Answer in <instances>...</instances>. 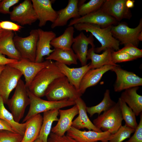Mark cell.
<instances>
[{
  "label": "cell",
  "mask_w": 142,
  "mask_h": 142,
  "mask_svg": "<svg viewBox=\"0 0 142 142\" xmlns=\"http://www.w3.org/2000/svg\"><path fill=\"white\" fill-rule=\"evenodd\" d=\"M73 26L78 31L90 32L99 42L101 46L94 48L95 53H99L107 49L116 51L120 49L119 42L113 37L111 33L112 26L102 28L94 24L79 23L75 24Z\"/></svg>",
  "instance_id": "1"
},
{
  "label": "cell",
  "mask_w": 142,
  "mask_h": 142,
  "mask_svg": "<svg viewBox=\"0 0 142 142\" xmlns=\"http://www.w3.org/2000/svg\"><path fill=\"white\" fill-rule=\"evenodd\" d=\"M64 76L55 62L51 60L37 74L27 88L33 94L41 98L45 96L47 88L54 80Z\"/></svg>",
  "instance_id": "2"
},
{
  "label": "cell",
  "mask_w": 142,
  "mask_h": 142,
  "mask_svg": "<svg viewBox=\"0 0 142 142\" xmlns=\"http://www.w3.org/2000/svg\"><path fill=\"white\" fill-rule=\"evenodd\" d=\"M82 95L64 76L56 79L49 85L45 96L48 100L57 101L66 99L75 100Z\"/></svg>",
  "instance_id": "3"
},
{
  "label": "cell",
  "mask_w": 142,
  "mask_h": 142,
  "mask_svg": "<svg viewBox=\"0 0 142 142\" xmlns=\"http://www.w3.org/2000/svg\"><path fill=\"white\" fill-rule=\"evenodd\" d=\"M27 90L30 99V106L23 122L41 113L54 109H59L76 104L75 100L70 99L57 101L45 100L33 94L27 88Z\"/></svg>",
  "instance_id": "4"
},
{
  "label": "cell",
  "mask_w": 142,
  "mask_h": 142,
  "mask_svg": "<svg viewBox=\"0 0 142 142\" xmlns=\"http://www.w3.org/2000/svg\"><path fill=\"white\" fill-rule=\"evenodd\" d=\"M6 104L15 121L19 123L23 117L26 108L30 104L27 88L21 79L15 88L13 96L9 99Z\"/></svg>",
  "instance_id": "5"
},
{
  "label": "cell",
  "mask_w": 142,
  "mask_h": 142,
  "mask_svg": "<svg viewBox=\"0 0 142 142\" xmlns=\"http://www.w3.org/2000/svg\"><path fill=\"white\" fill-rule=\"evenodd\" d=\"M123 120L118 101L113 106L93 120V124L103 131L115 133L122 125Z\"/></svg>",
  "instance_id": "6"
},
{
  "label": "cell",
  "mask_w": 142,
  "mask_h": 142,
  "mask_svg": "<svg viewBox=\"0 0 142 142\" xmlns=\"http://www.w3.org/2000/svg\"><path fill=\"white\" fill-rule=\"evenodd\" d=\"M142 31V19L137 27H129L126 23L121 22L115 26H112L111 32L113 37L119 41L120 44L124 45L131 44L138 47L139 41L138 37Z\"/></svg>",
  "instance_id": "7"
},
{
  "label": "cell",
  "mask_w": 142,
  "mask_h": 142,
  "mask_svg": "<svg viewBox=\"0 0 142 142\" xmlns=\"http://www.w3.org/2000/svg\"><path fill=\"white\" fill-rule=\"evenodd\" d=\"M38 38L37 29L31 30L29 35L26 37H22L17 35L14 36V42L21 58L35 62Z\"/></svg>",
  "instance_id": "8"
},
{
  "label": "cell",
  "mask_w": 142,
  "mask_h": 142,
  "mask_svg": "<svg viewBox=\"0 0 142 142\" xmlns=\"http://www.w3.org/2000/svg\"><path fill=\"white\" fill-rule=\"evenodd\" d=\"M22 74L18 69L8 64L0 74V96L4 104H6L9 95L15 89Z\"/></svg>",
  "instance_id": "9"
},
{
  "label": "cell",
  "mask_w": 142,
  "mask_h": 142,
  "mask_svg": "<svg viewBox=\"0 0 142 142\" xmlns=\"http://www.w3.org/2000/svg\"><path fill=\"white\" fill-rule=\"evenodd\" d=\"M9 14L12 21L22 26L31 25L38 20L31 0H25L14 6Z\"/></svg>",
  "instance_id": "10"
},
{
  "label": "cell",
  "mask_w": 142,
  "mask_h": 142,
  "mask_svg": "<svg viewBox=\"0 0 142 142\" xmlns=\"http://www.w3.org/2000/svg\"><path fill=\"white\" fill-rule=\"evenodd\" d=\"M116 74V78L114 86V91L119 92L131 88L142 85V78L134 73L115 66L111 70Z\"/></svg>",
  "instance_id": "11"
},
{
  "label": "cell",
  "mask_w": 142,
  "mask_h": 142,
  "mask_svg": "<svg viewBox=\"0 0 142 142\" xmlns=\"http://www.w3.org/2000/svg\"><path fill=\"white\" fill-rule=\"evenodd\" d=\"M51 61L46 60L42 62H37L21 58L15 62L8 65L21 72L25 78V86L28 88L37 74L47 65Z\"/></svg>",
  "instance_id": "12"
},
{
  "label": "cell",
  "mask_w": 142,
  "mask_h": 142,
  "mask_svg": "<svg viewBox=\"0 0 142 142\" xmlns=\"http://www.w3.org/2000/svg\"><path fill=\"white\" fill-rule=\"evenodd\" d=\"M118 22L100 8L96 11L78 18L73 19L70 21L68 26H73L79 23H88L96 25L103 28L116 24L118 23Z\"/></svg>",
  "instance_id": "13"
},
{
  "label": "cell",
  "mask_w": 142,
  "mask_h": 142,
  "mask_svg": "<svg viewBox=\"0 0 142 142\" xmlns=\"http://www.w3.org/2000/svg\"><path fill=\"white\" fill-rule=\"evenodd\" d=\"M34 9L39 21L38 26H45L48 21L53 23L57 17V11L53 8L50 0H32Z\"/></svg>",
  "instance_id": "14"
},
{
  "label": "cell",
  "mask_w": 142,
  "mask_h": 142,
  "mask_svg": "<svg viewBox=\"0 0 142 142\" xmlns=\"http://www.w3.org/2000/svg\"><path fill=\"white\" fill-rule=\"evenodd\" d=\"M126 0H105L100 9L118 22L130 19L132 14L125 4Z\"/></svg>",
  "instance_id": "15"
},
{
  "label": "cell",
  "mask_w": 142,
  "mask_h": 142,
  "mask_svg": "<svg viewBox=\"0 0 142 142\" xmlns=\"http://www.w3.org/2000/svg\"><path fill=\"white\" fill-rule=\"evenodd\" d=\"M67 135L79 142H108L111 133L108 131L98 132L92 130L81 131L72 126Z\"/></svg>",
  "instance_id": "16"
},
{
  "label": "cell",
  "mask_w": 142,
  "mask_h": 142,
  "mask_svg": "<svg viewBox=\"0 0 142 142\" xmlns=\"http://www.w3.org/2000/svg\"><path fill=\"white\" fill-rule=\"evenodd\" d=\"M60 117L56 125L51 129V132L62 136L72 126L73 120L79 113L77 105L75 104L69 109L59 110Z\"/></svg>",
  "instance_id": "17"
},
{
  "label": "cell",
  "mask_w": 142,
  "mask_h": 142,
  "mask_svg": "<svg viewBox=\"0 0 142 142\" xmlns=\"http://www.w3.org/2000/svg\"><path fill=\"white\" fill-rule=\"evenodd\" d=\"M38 38L36 47L35 62H43V57L48 56L54 50L51 49L50 42L56 37V34L52 31H44L41 29H37Z\"/></svg>",
  "instance_id": "18"
},
{
  "label": "cell",
  "mask_w": 142,
  "mask_h": 142,
  "mask_svg": "<svg viewBox=\"0 0 142 142\" xmlns=\"http://www.w3.org/2000/svg\"><path fill=\"white\" fill-rule=\"evenodd\" d=\"M55 63L69 82L79 92L80 85L83 76L88 71L92 68L90 63L77 68H71L65 64L57 62Z\"/></svg>",
  "instance_id": "19"
},
{
  "label": "cell",
  "mask_w": 142,
  "mask_h": 142,
  "mask_svg": "<svg viewBox=\"0 0 142 142\" xmlns=\"http://www.w3.org/2000/svg\"><path fill=\"white\" fill-rule=\"evenodd\" d=\"M94 41L93 36L91 34H90L89 36L87 37L83 32H81L74 38V42L72 45V49L82 66L87 64L88 45L90 44L92 47L95 48Z\"/></svg>",
  "instance_id": "20"
},
{
  "label": "cell",
  "mask_w": 142,
  "mask_h": 142,
  "mask_svg": "<svg viewBox=\"0 0 142 142\" xmlns=\"http://www.w3.org/2000/svg\"><path fill=\"white\" fill-rule=\"evenodd\" d=\"M78 0H69L67 6L57 11V17L52 23L51 27L54 29L56 27L66 25L70 19H75L80 17L78 13Z\"/></svg>",
  "instance_id": "21"
},
{
  "label": "cell",
  "mask_w": 142,
  "mask_h": 142,
  "mask_svg": "<svg viewBox=\"0 0 142 142\" xmlns=\"http://www.w3.org/2000/svg\"><path fill=\"white\" fill-rule=\"evenodd\" d=\"M115 66L105 65L100 68L91 69L83 76L80 83L79 91L82 95L88 88L96 85L100 81L103 75Z\"/></svg>",
  "instance_id": "22"
},
{
  "label": "cell",
  "mask_w": 142,
  "mask_h": 142,
  "mask_svg": "<svg viewBox=\"0 0 142 142\" xmlns=\"http://www.w3.org/2000/svg\"><path fill=\"white\" fill-rule=\"evenodd\" d=\"M79 110L78 116L72 122V126L78 130L84 128L98 132L102 131L90 121L87 114V106L84 100L79 97L75 100Z\"/></svg>",
  "instance_id": "23"
},
{
  "label": "cell",
  "mask_w": 142,
  "mask_h": 142,
  "mask_svg": "<svg viewBox=\"0 0 142 142\" xmlns=\"http://www.w3.org/2000/svg\"><path fill=\"white\" fill-rule=\"evenodd\" d=\"M14 35L12 31L7 30L0 38V53L9 58L18 60L21 58L14 42Z\"/></svg>",
  "instance_id": "24"
},
{
  "label": "cell",
  "mask_w": 142,
  "mask_h": 142,
  "mask_svg": "<svg viewBox=\"0 0 142 142\" xmlns=\"http://www.w3.org/2000/svg\"><path fill=\"white\" fill-rule=\"evenodd\" d=\"M139 88V87H137L126 89L122 93L120 97L136 116L142 111V96L137 93Z\"/></svg>",
  "instance_id": "25"
},
{
  "label": "cell",
  "mask_w": 142,
  "mask_h": 142,
  "mask_svg": "<svg viewBox=\"0 0 142 142\" xmlns=\"http://www.w3.org/2000/svg\"><path fill=\"white\" fill-rule=\"evenodd\" d=\"M40 114L28 119L24 134L21 142H33L38 137L43 122Z\"/></svg>",
  "instance_id": "26"
},
{
  "label": "cell",
  "mask_w": 142,
  "mask_h": 142,
  "mask_svg": "<svg viewBox=\"0 0 142 142\" xmlns=\"http://www.w3.org/2000/svg\"><path fill=\"white\" fill-rule=\"evenodd\" d=\"M94 48L91 47L88 50L87 55L88 59L91 60L90 64L92 69L100 68L105 65L118 66L119 65L113 63L111 59V53L113 50L107 49L104 51L101 54L95 53L94 50Z\"/></svg>",
  "instance_id": "27"
},
{
  "label": "cell",
  "mask_w": 142,
  "mask_h": 142,
  "mask_svg": "<svg viewBox=\"0 0 142 142\" xmlns=\"http://www.w3.org/2000/svg\"><path fill=\"white\" fill-rule=\"evenodd\" d=\"M59 110L54 109L43 112L42 124L38 137L42 142H48L53 123L59 120Z\"/></svg>",
  "instance_id": "28"
},
{
  "label": "cell",
  "mask_w": 142,
  "mask_h": 142,
  "mask_svg": "<svg viewBox=\"0 0 142 142\" xmlns=\"http://www.w3.org/2000/svg\"><path fill=\"white\" fill-rule=\"evenodd\" d=\"M74 28L73 26H68L63 34L59 37H56L52 40L50 44L51 46L54 49L63 50L71 49L74 39Z\"/></svg>",
  "instance_id": "29"
},
{
  "label": "cell",
  "mask_w": 142,
  "mask_h": 142,
  "mask_svg": "<svg viewBox=\"0 0 142 142\" xmlns=\"http://www.w3.org/2000/svg\"><path fill=\"white\" fill-rule=\"evenodd\" d=\"M45 59L54 60L67 65L78 64L77 57L72 48L67 50L54 49V51L46 58Z\"/></svg>",
  "instance_id": "30"
},
{
  "label": "cell",
  "mask_w": 142,
  "mask_h": 142,
  "mask_svg": "<svg viewBox=\"0 0 142 142\" xmlns=\"http://www.w3.org/2000/svg\"><path fill=\"white\" fill-rule=\"evenodd\" d=\"M3 100L0 96V119L8 123L16 133L23 135L26 130V122L17 123L14 120L13 116L5 107Z\"/></svg>",
  "instance_id": "31"
},
{
  "label": "cell",
  "mask_w": 142,
  "mask_h": 142,
  "mask_svg": "<svg viewBox=\"0 0 142 142\" xmlns=\"http://www.w3.org/2000/svg\"><path fill=\"white\" fill-rule=\"evenodd\" d=\"M116 103L112 100L111 98L110 90H106L104 95L103 99L102 101L98 104L91 107H87L86 110L91 117L96 113L100 115L102 112H104L110 108Z\"/></svg>",
  "instance_id": "32"
},
{
  "label": "cell",
  "mask_w": 142,
  "mask_h": 142,
  "mask_svg": "<svg viewBox=\"0 0 142 142\" xmlns=\"http://www.w3.org/2000/svg\"><path fill=\"white\" fill-rule=\"evenodd\" d=\"M118 101L120 105L123 119L125 122V124L129 127L135 129L138 124L135 114L120 97Z\"/></svg>",
  "instance_id": "33"
},
{
  "label": "cell",
  "mask_w": 142,
  "mask_h": 142,
  "mask_svg": "<svg viewBox=\"0 0 142 142\" xmlns=\"http://www.w3.org/2000/svg\"><path fill=\"white\" fill-rule=\"evenodd\" d=\"M105 0H90L78 6L79 15L83 16L100 9Z\"/></svg>",
  "instance_id": "34"
},
{
  "label": "cell",
  "mask_w": 142,
  "mask_h": 142,
  "mask_svg": "<svg viewBox=\"0 0 142 142\" xmlns=\"http://www.w3.org/2000/svg\"><path fill=\"white\" fill-rule=\"evenodd\" d=\"M135 130L125 124L121 125L115 133L111 134L108 142H122L126 139L130 138Z\"/></svg>",
  "instance_id": "35"
},
{
  "label": "cell",
  "mask_w": 142,
  "mask_h": 142,
  "mask_svg": "<svg viewBox=\"0 0 142 142\" xmlns=\"http://www.w3.org/2000/svg\"><path fill=\"white\" fill-rule=\"evenodd\" d=\"M23 135L7 130H0V142H21Z\"/></svg>",
  "instance_id": "36"
},
{
  "label": "cell",
  "mask_w": 142,
  "mask_h": 142,
  "mask_svg": "<svg viewBox=\"0 0 142 142\" xmlns=\"http://www.w3.org/2000/svg\"><path fill=\"white\" fill-rule=\"evenodd\" d=\"M111 59L112 62L115 64L116 63L131 61L135 60L136 58L128 54L120 52L118 50L116 51L113 50L111 53Z\"/></svg>",
  "instance_id": "37"
},
{
  "label": "cell",
  "mask_w": 142,
  "mask_h": 142,
  "mask_svg": "<svg viewBox=\"0 0 142 142\" xmlns=\"http://www.w3.org/2000/svg\"><path fill=\"white\" fill-rule=\"evenodd\" d=\"M120 52L126 53L137 59L142 57V50L131 44H128L122 48L118 50Z\"/></svg>",
  "instance_id": "38"
},
{
  "label": "cell",
  "mask_w": 142,
  "mask_h": 142,
  "mask_svg": "<svg viewBox=\"0 0 142 142\" xmlns=\"http://www.w3.org/2000/svg\"><path fill=\"white\" fill-rule=\"evenodd\" d=\"M140 116L139 124L135 129L133 135L125 142H142V113Z\"/></svg>",
  "instance_id": "39"
},
{
  "label": "cell",
  "mask_w": 142,
  "mask_h": 142,
  "mask_svg": "<svg viewBox=\"0 0 142 142\" xmlns=\"http://www.w3.org/2000/svg\"><path fill=\"white\" fill-rule=\"evenodd\" d=\"M19 0H3L0 2V13L3 14H10V8L18 3Z\"/></svg>",
  "instance_id": "40"
},
{
  "label": "cell",
  "mask_w": 142,
  "mask_h": 142,
  "mask_svg": "<svg viewBox=\"0 0 142 142\" xmlns=\"http://www.w3.org/2000/svg\"><path fill=\"white\" fill-rule=\"evenodd\" d=\"M48 142H79L68 135L58 136L52 132L49 135Z\"/></svg>",
  "instance_id": "41"
},
{
  "label": "cell",
  "mask_w": 142,
  "mask_h": 142,
  "mask_svg": "<svg viewBox=\"0 0 142 142\" xmlns=\"http://www.w3.org/2000/svg\"><path fill=\"white\" fill-rule=\"evenodd\" d=\"M0 28L5 30L14 31H19L23 27L14 22L8 21L0 22Z\"/></svg>",
  "instance_id": "42"
},
{
  "label": "cell",
  "mask_w": 142,
  "mask_h": 142,
  "mask_svg": "<svg viewBox=\"0 0 142 142\" xmlns=\"http://www.w3.org/2000/svg\"><path fill=\"white\" fill-rule=\"evenodd\" d=\"M7 130L16 133L8 123L4 120L0 119V130Z\"/></svg>",
  "instance_id": "43"
},
{
  "label": "cell",
  "mask_w": 142,
  "mask_h": 142,
  "mask_svg": "<svg viewBox=\"0 0 142 142\" xmlns=\"http://www.w3.org/2000/svg\"><path fill=\"white\" fill-rule=\"evenodd\" d=\"M18 60L6 57L0 53V65H6L15 62Z\"/></svg>",
  "instance_id": "44"
},
{
  "label": "cell",
  "mask_w": 142,
  "mask_h": 142,
  "mask_svg": "<svg viewBox=\"0 0 142 142\" xmlns=\"http://www.w3.org/2000/svg\"><path fill=\"white\" fill-rule=\"evenodd\" d=\"M135 1L133 0H126L125 4L126 7L130 9L133 8L134 6Z\"/></svg>",
  "instance_id": "45"
},
{
  "label": "cell",
  "mask_w": 142,
  "mask_h": 142,
  "mask_svg": "<svg viewBox=\"0 0 142 142\" xmlns=\"http://www.w3.org/2000/svg\"><path fill=\"white\" fill-rule=\"evenodd\" d=\"M7 30L3 29L0 28V38L4 34Z\"/></svg>",
  "instance_id": "46"
},
{
  "label": "cell",
  "mask_w": 142,
  "mask_h": 142,
  "mask_svg": "<svg viewBox=\"0 0 142 142\" xmlns=\"http://www.w3.org/2000/svg\"><path fill=\"white\" fill-rule=\"evenodd\" d=\"M138 39L139 42L142 41V31L140 33Z\"/></svg>",
  "instance_id": "47"
},
{
  "label": "cell",
  "mask_w": 142,
  "mask_h": 142,
  "mask_svg": "<svg viewBox=\"0 0 142 142\" xmlns=\"http://www.w3.org/2000/svg\"><path fill=\"white\" fill-rule=\"evenodd\" d=\"M6 65H0V74Z\"/></svg>",
  "instance_id": "48"
},
{
  "label": "cell",
  "mask_w": 142,
  "mask_h": 142,
  "mask_svg": "<svg viewBox=\"0 0 142 142\" xmlns=\"http://www.w3.org/2000/svg\"><path fill=\"white\" fill-rule=\"evenodd\" d=\"M33 142H42V141L40 140L39 138H37Z\"/></svg>",
  "instance_id": "49"
},
{
  "label": "cell",
  "mask_w": 142,
  "mask_h": 142,
  "mask_svg": "<svg viewBox=\"0 0 142 142\" xmlns=\"http://www.w3.org/2000/svg\"><path fill=\"white\" fill-rule=\"evenodd\" d=\"M97 142H102V141H97Z\"/></svg>",
  "instance_id": "50"
},
{
  "label": "cell",
  "mask_w": 142,
  "mask_h": 142,
  "mask_svg": "<svg viewBox=\"0 0 142 142\" xmlns=\"http://www.w3.org/2000/svg\"><path fill=\"white\" fill-rule=\"evenodd\" d=\"M1 1V0H0V2Z\"/></svg>",
  "instance_id": "51"
}]
</instances>
